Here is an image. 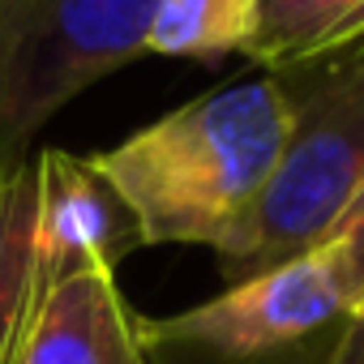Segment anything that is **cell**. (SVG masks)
Masks as SVG:
<instances>
[{"mask_svg": "<svg viewBox=\"0 0 364 364\" xmlns=\"http://www.w3.org/2000/svg\"><path fill=\"white\" fill-rule=\"evenodd\" d=\"M291 129L274 73L232 82L120 146L90 154L141 223L146 245H206L223 253L257 210Z\"/></svg>", "mask_w": 364, "mask_h": 364, "instance_id": "6da1fadb", "label": "cell"}, {"mask_svg": "<svg viewBox=\"0 0 364 364\" xmlns=\"http://www.w3.org/2000/svg\"><path fill=\"white\" fill-rule=\"evenodd\" d=\"M274 77L291 129L257 210L215 253L228 283L317 249L364 193V48L317 52Z\"/></svg>", "mask_w": 364, "mask_h": 364, "instance_id": "7a4b0ae2", "label": "cell"}, {"mask_svg": "<svg viewBox=\"0 0 364 364\" xmlns=\"http://www.w3.org/2000/svg\"><path fill=\"white\" fill-rule=\"evenodd\" d=\"M150 14L154 0H0V180L65 103L146 52Z\"/></svg>", "mask_w": 364, "mask_h": 364, "instance_id": "3957f363", "label": "cell"}, {"mask_svg": "<svg viewBox=\"0 0 364 364\" xmlns=\"http://www.w3.org/2000/svg\"><path fill=\"white\" fill-rule=\"evenodd\" d=\"M355 313V283L330 240L253 279L228 283L215 300L171 317H137L146 360L202 355L219 364H274L279 355L338 343Z\"/></svg>", "mask_w": 364, "mask_h": 364, "instance_id": "277c9868", "label": "cell"}, {"mask_svg": "<svg viewBox=\"0 0 364 364\" xmlns=\"http://www.w3.org/2000/svg\"><path fill=\"white\" fill-rule=\"evenodd\" d=\"M35 167V300L82 274L116 270L133 249L146 245L137 215L116 185L86 159L69 150L31 154Z\"/></svg>", "mask_w": 364, "mask_h": 364, "instance_id": "5b68a950", "label": "cell"}, {"mask_svg": "<svg viewBox=\"0 0 364 364\" xmlns=\"http://www.w3.org/2000/svg\"><path fill=\"white\" fill-rule=\"evenodd\" d=\"M9 364H150L137 313L116 287V270H82L48 287L35 300Z\"/></svg>", "mask_w": 364, "mask_h": 364, "instance_id": "8992f818", "label": "cell"}, {"mask_svg": "<svg viewBox=\"0 0 364 364\" xmlns=\"http://www.w3.org/2000/svg\"><path fill=\"white\" fill-rule=\"evenodd\" d=\"M253 26V0H154L146 52L180 60H219L232 52H249Z\"/></svg>", "mask_w": 364, "mask_h": 364, "instance_id": "52a82bcc", "label": "cell"}, {"mask_svg": "<svg viewBox=\"0 0 364 364\" xmlns=\"http://www.w3.org/2000/svg\"><path fill=\"white\" fill-rule=\"evenodd\" d=\"M35 167L0 180V364L35 309Z\"/></svg>", "mask_w": 364, "mask_h": 364, "instance_id": "ba28073f", "label": "cell"}, {"mask_svg": "<svg viewBox=\"0 0 364 364\" xmlns=\"http://www.w3.org/2000/svg\"><path fill=\"white\" fill-rule=\"evenodd\" d=\"M253 14L257 26L245 56L279 73L317 56L347 22L364 14V0H253Z\"/></svg>", "mask_w": 364, "mask_h": 364, "instance_id": "9c48e42d", "label": "cell"}, {"mask_svg": "<svg viewBox=\"0 0 364 364\" xmlns=\"http://www.w3.org/2000/svg\"><path fill=\"white\" fill-rule=\"evenodd\" d=\"M334 249H338V257H343V266H347V274H351V283H355V309L364 304V193L347 206V215L338 219V228L326 236ZM355 317V313H351Z\"/></svg>", "mask_w": 364, "mask_h": 364, "instance_id": "30bf717a", "label": "cell"}, {"mask_svg": "<svg viewBox=\"0 0 364 364\" xmlns=\"http://www.w3.org/2000/svg\"><path fill=\"white\" fill-rule=\"evenodd\" d=\"M326 364H364V304L355 309V317L343 326L338 343L330 347Z\"/></svg>", "mask_w": 364, "mask_h": 364, "instance_id": "8fae6325", "label": "cell"}, {"mask_svg": "<svg viewBox=\"0 0 364 364\" xmlns=\"http://www.w3.org/2000/svg\"><path fill=\"white\" fill-rule=\"evenodd\" d=\"M338 48H364V14H360L355 22H347V26H343L326 48H321V52H338Z\"/></svg>", "mask_w": 364, "mask_h": 364, "instance_id": "7c38bea8", "label": "cell"}]
</instances>
